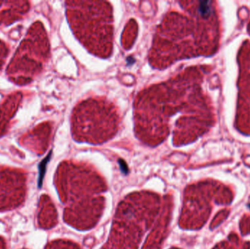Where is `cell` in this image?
<instances>
[{
    "mask_svg": "<svg viewBox=\"0 0 250 249\" xmlns=\"http://www.w3.org/2000/svg\"><path fill=\"white\" fill-rule=\"evenodd\" d=\"M67 16L75 37L89 52L107 58L113 50L112 8L107 2H67Z\"/></svg>",
    "mask_w": 250,
    "mask_h": 249,
    "instance_id": "1",
    "label": "cell"
},
{
    "mask_svg": "<svg viewBox=\"0 0 250 249\" xmlns=\"http://www.w3.org/2000/svg\"><path fill=\"white\" fill-rule=\"evenodd\" d=\"M119 116L114 105L103 98H91L75 107L72 116V132L79 141L100 143L117 132Z\"/></svg>",
    "mask_w": 250,
    "mask_h": 249,
    "instance_id": "2",
    "label": "cell"
},
{
    "mask_svg": "<svg viewBox=\"0 0 250 249\" xmlns=\"http://www.w3.org/2000/svg\"><path fill=\"white\" fill-rule=\"evenodd\" d=\"M50 159V154L46 157L44 160L42 161V162L39 164V176H38V181H37V184H38V187L41 188L43 185V180L44 178L45 173H46V165L48 162V160Z\"/></svg>",
    "mask_w": 250,
    "mask_h": 249,
    "instance_id": "3",
    "label": "cell"
}]
</instances>
